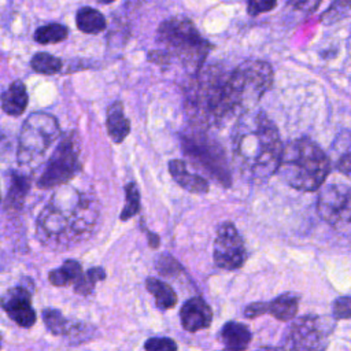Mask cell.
Here are the masks:
<instances>
[{"label": "cell", "mask_w": 351, "mask_h": 351, "mask_svg": "<svg viewBox=\"0 0 351 351\" xmlns=\"http://www.w3.org/2000/svg\"><path fill=\"white\" fill-rule=\"evenodd\" d=\"M93 193L63 185L58 188L37 217V236L52 248H67L88 239L99 219Z\"/></svg>", "instance_id": "cell-1"}, {"label": "cell", "mask_w": 351, "mask_h": 351, "mask_svg": "<svg viewBox=\"0 0 351 351\" xmlns=\"http://www.w3.org/2000/svg\"><path fill=\"white\" fill-rule=\"evenodd\" d=\"M232 149L240 173L251 181L262 182L277 171L284 148L271 119L262 111L251 110L234 126Z\"/></svg>", "instance_id": "cell-2"}, {"label": "cell", "mask_w": 351, "mask_h": 351, "mask_svg": "<svg viewBox=\"0 0 351 351\" xmlns=\"http://www.w3.org/2000/svg\"><path fill=\"white\" fill-rule=\"evenodd\" d=\"M156 38L162 49L151 51L148 59L159 66L170 63L173 59L196 74L211 51V44L199 33L193 22L185 16H171L165 19L159 27Z\"/></svg>", "instance_id": "cell-3"}, {"label": "cell", "mask_w": 351, "mask_h": 351, "mask_svg": "<svg viewBox=\"0 0 351 351\" xmlns=\"http://www.w3.org/2000/svg\"><path fill=\"white\" fill-rule=\"evenodd\" d=\"M226 73L219 66H210L196 74L191 85L186 108L192 118L203 126H218L234 117Z\"/></svg>", "instance_id": "cell-4"}, {"label": "cell", "mask_w": 351, "mask_h": 351, "mask_svg": "<svg viewBox=\"0 0 351 351\" xmlns=\"http://www.w3.org/2000/svg\"><path fill=\"white\" fill-rule=\"evenodd\" d=\"M329 169L326 154L314 141L298 138L282 149L277 173L289 186L302 192H314L322 188Z\"/></svg>", "instance_id": "cell-5"}, {"label": "cell", "mask_w": 351, "mask_h": 351, "mask_svg": "<svg viewBox=\"0 0 351 351\" xmlns=\"http://www.w3.org/2000/svg\"><path fill=\"white\" fill-rule=\"evenodd\" d=\"M273 82V70L267 62L247 60L239 64L228 77L229 97L234 115L252 110Z\"/></svg>", "instance_id": "cell-6"}, {"label": "cell", "mask_w": 351, "mask_h": 351, "mask_svg": "<svg viewBox=\"0 0 351 351\" xmlns=\"http://www.w3.org/2000/svg\"><path fill=\"white\" fill-rule=\"evenodd\" d=\"M60 137L58 119L45 111H36L23 121L19 136L16 160L22 166L38 162Z\"/></svg>", "instance_id": "cell-7"}, {"label": "cell", "mask_w": 351, "mask_h": 351, "mask_svg": "<svg viewBox=\"0 0 351 351\" xmlns=\"http://www.w3.org/2000/svg\"><path fill=\"white\" fill-rule=\"evenodd\" d=\"M80 154L81 144L78 134L74 130L63 134L41 171V176L37 180V186L40 189H58L66 185L82 169Z\"/></svg>", "instance_id": "cell-8"}, {"label": "cell", "mask_w": 351, "mask_h": 351, "mask_svg": "<svg viewBox=\"0 0 351 351\" xmlns=\"http://www.w3.org/2000/svg\"><path fill=\"white\" fill-rule=\"evenodd\" d=\"M184 154L196 166L207 171L223 186L230 185V173L222 147L204 134H184L181 137Z\"/></svg>", "instance_id": "cell-9"}, {"label": "cell", "mask_w": 351, "mask_h": 351, "mask_svg": "<svg viewBox=\"0 0 351 351\" xmlns=\"http://www.w3.org/2000/svg\"><path fill=\"white\" fill-rule=\"evenodd\" d=\"M332 324L318 315H304L289 328L276 351H326Z\"/></svg>", "instance_id": "cell-10"}, {"label": "cell", "mask_w": 351, "mask_h": 351, "mask_svg": "<svg viewBox=\"0 0 351 351\" xmlns=\"http://www.w3.org/2000/svg\"><path fill=\"white\" fill-rule=\"evenodd\" d=\"M317 210L319 217L341 234L351 236V186L329 184L319 189Z\"/></svg>", "instance_id": "cell-11"}, {"label": "cell", "mask_w": 351, "mask_h": 351, "mask_svg": "<svg viewBox=\"0 0 351 351\" xmlns=\"http://www.w3.org/2000/svg\"><path fill=\"white\" fill-rule=\"evenodd\" d=\"M245 247L241 236L239 234L236 226L226 221L217 228L214 245H213V259L214 263L225 270H236L243 266L245 261Z\"/></svg>", "instance_id": "cell-12"}, {"label": "cell", "mask_w": 351, "mask_h": 351, "mask_svg": "<svg viewBox=\"0 0 351 351\" xmlns=\"http://www.w3.org/2000/svg\"><path fill=\"white\" fill-rule=\"evenodd\" d=\"M0 306L7 315L22 328L33 326L37 319L36 311L32 306V293L25 287L10 288L0 298Z\"/></svg>", "instance_id": "cell-13"}, {"label": "cell", "mask_w": 351, "mask_h": 351, "mask_svg": "<svg viewBox=\"0 0 351 351\" xmlns=\"http://www.w3.org/2000/svg\"><path fill=\"white\" fill-rule=\"evenodd\" d=\"M180 318L185 330L197 332L210 326L213 321V310L204 299L195 296L182 304Z\"/></svg>", "instance_id": "cell-14"}, {"label": "cell", "mask_w": 351, "mask_h": 351, "mask_svg": "<svg viewBox=\"0 0 351 351\" xmlns=\"http://www.w3.org/2000/svg\"><path fill=\"white\" fill-rule=\"evenodd\" d=\"M169 171L173 180L185 191L191 193L203 195L208 192V182L199 174H193L186 169V163L181 159H173L169 162Z\"/></svg>", "instance_id": "cell-15"}, {"label": "cell", "mask_w": 351, "mask_h": 351, "mask_svg": "<svg viewBox=\"0 0 351 351\" xmlns=\"http://www.w3.org/2000/svg\"><path fill=\"white\" fill-rule=\"evenodd\" d=\"M1 110L11 117H19L25 112L29 104V95L25 84L21 80L12 81L0 97Z\"/></svg>", "instance_id": "cell-16"}, {"label": "cell", "mask_w": 351, "mask_h": 351, "mask_svg": "<svg viewBox=\"0 0 351 351\" xmlns=\"http://www.w3.org/2000/svg\"><path fill=\"white\" fill-rule=\"evenodd\" d=\"M106 129L108 137L115 144H121L130 132V121L123 114V103L117 100L107 108Z\"/></svg>", "instance_id": "cell-17"}, {"label": "cell", "mask_w": 351, "mask_h": 351, "mask_svg": "<svg viewBox=\"0 0 351 351\" xmlns=\"http://www.w3.org/2000/svg\"><path fill=\"white\" fill-rule=\"evenodd\" d=\"M299 307V296L292 292L282 293L269 303H263V314H271L278 321L295 318Z\"/></svg>", "instance_id": "cell-18"}, {"label": "cell", "mask_w": 351, "mask_h": 351, "mask_svg": "<svg viewBox=\"0 0 351 351\" xmlns=\"http://www.w3.org/2000/svg\"><path fill=\"white\" fill-rule=\"evenodd\" d=\"M30 189V176L26 173L11 171L10 173V186L5 196V208L19 210L26 199Z\"/></svg>", "instance_id": "cell-19"}, {"label": "cell", "mask_w": 351, "mask_h": 351, "mask_svg": "<svg viewBox=\"0 0 351 351\" xmlns=\"http://www.w3.org/2000/svg\"><path fill=\"white\" fill-rule=\"evenodd\" d=\"M221 339L228 351H244L251 341V332L245 325L229 321L221 329Z\"/></svg>", "instance_id": "cell-20"}, {"label": "cell", "mask_w": 351, "mask_h": 351, "mask_svg": "<svg viewBox=\"0 0 351 351\" xmlns=\"http://www.w3.org/2000/svg\"><path fill=\"white\" fill-rule=\"evenodd\" d=\"M145 288L151 295H154L158 308L170 310L177 304V293L167 282L155 277H148L145 280Z\"/></svg>", "instance_id": "cell-21"}, {"label": "cell", "mask_w": 351, "mask_h": 351, "mask_svg": "<svg viewBox=\"0 0 351 351\" xmlns=\"http://www.w3.org/2000/svg\"><path fill=\"white\" fill-rule=\"evenodd\" d=\"M75 25L82 33L97 34L106 29V18L99 10L85 5L77 11Z\"/></svg>", "instance_id": "cell-22"}, {"label": "cell", "mask_w": 351, "mask_h": 351, "mask_svg": "<svg viewBox=\"0 0 351 351\" xmlns=\"http://www.w3.org/2000/svg\"><path fill=\"white\" fill-rule=\"evenodd\" d=\"M82 266L75 259H67L58 269H53L48 273V280L55 287H67L70 284H77L82 277Z\"/></svg>", "instance_id": "cell-23"}, {"label": "cell", "mask_w": 351, "mask_h": 351, "mask_svg": "<svg viewBox=\"0 0 351 351\" xmlns=\"http://www.w3.org/2000/svg\"><path fill=\"white\" fill-rule=\"evenodd\" d=\"M69 37V29L63 23L52 22L43 25L34 30L33 38L38 44H56Z\"/></svg>", "instance_id": "cell-24"}, {"label": "cell", "mask_w": 351, "mask_h": 351, "mask_svg": "<svg viewBox=\"0 0 351 351\" xmlns=\"http://www.w3.org/2000/svg\"><path fill=\"white\" fill-rule=\"evenodd\" d=\"M43 321L48 330L56 336L71 335L74 330V325L56 308H44Z\"/></svg>", "instance_id": "cell-25"}, {"label": "cell", "mask_w": 351, "mask_h": 351, "mask_svg": "<svg viewBox=\"0 0 351 351\" xmlns=\"http://www.w3.org/2000/svg\"><path fill=\"white\" fill-rule=\"evenodd\" d=\"M32 69L43 75H55L62 70V60L48 52H37L30 60Z\"/></svg>", "instance_id": "cell-26"}, {"label": "cell", "mask_w": 351, "mask_h": 351, "mask_svg": "<svg viewBox=\"0 0 351 351\" xmlns=\"http://www.w3.org/2000/svg\"><path fill=\"white\" fill-rule=\"evenodd\" d=\"M104 278H106V270L103 267H100V266L90 267L82 274V277L74 285V292L81 296H86L89 293H92L96 284L99 281H103Z\"/></svg>", "instance_id": "cell-27"}, {"label": "cell", "mask_w": 351, "mask_h": 351, "mask_svg": "<svg viewBox=\"0 0 351 351\" xmlns=\"http://www.w3.org/2000/svg\"><path fill=\"white\" fill-rule=\"evenodd\" d=\"M141 208L140 191L134 182H128L125 185V206L121 211V221H129L132 217L137 215Z\"/></svg>", "instance_id": "cell-28"}, {"label": "cell", "mask_w": 351, "mask_h": 351, "mask_svg": "<svg viewBox=\"0 0 351 351\" xmlns=\"http://www.w3.org/2000/svg\"><path fill=\"white\" fill-rule=\"evenodd\" d=\"M336 145L339 147L337 169L351 180V133L341 136L340 141H336Z\"/></svg>", "instance_id": "cell-29"}, {"label": "cell", "mask_w": 351, "mask_h": 351, "mask_svg": "<svg viewBox=\"0 0 351 351\" xmlns=\"http://www.w3.org/2000/svg\"><path fill=\"white\" fill-rule=\"evenodd\" d=\"M156 269L163 276H174L181 270V266L171 255L162 254L156 261Z\"/></svg>", "instance_id": "cell-30"}, {"label": "cell", "mask_w": 351, "mask_h": 351, "mask_svg": "<svg viewBox=\"0 0 351 351\" xmlns=\"http://www.w3.org/2000/svg\"><path fill=\"white\" fill-rule=\"evenodd\" d=\"M145 351H177V343L169 337H151L144 343Z\"/></svg>", "instance_id": "cell-31"}, {"label": "cell", "mask_w": 351, "mask_h": 351, "mask_svg": "<svg viewBox=\"0 0 351 351\" xmlns=\"http://www.w3.org/2000/svg\"><path fill=\"white\" fill-rule=\"evenodd\" d=\"M333 318L350 319L351 318V296H343L335 300L332 308Z\"/></svg>", "instance_id": "cell-32"}, {"label": "cell", "mask_w": 351, "mask_h": 351, "mask_svg": "<svg viewBox=\"0 0 351 351\" xmlns=\"http://www.w3.org/2000/svg\"><path fill=\"white\" fill-rule=\"evenodd\" d=\"M276 7V1H250L247 4V11L250 15L255 16V15H259L262 12H267L270 11L271 8Z\"/></svg>", "instance_id": "cell-33"}, {"label": "cell", "mask_w": 351, "mask_h": 351, "mask_svg": "<svg viewBox=\"0 0 351 351\" xmlns=\"http://www.w3.org/2000/svg\"><path fill=\"white\" fill-rule=\"evenodd\" d=\"M141 226H143V232L145 233V236H147V240H148V245L151 247V248H158L159 247V244H160V237H159V234H156V233H152L149 229H147V228H144V225L141 223Z\"/></svg>", "instance_id": "cell-34"}, {"label": "cell", "mask_w": 351, "mask_h": 351, "mask_svg": "<svg viewBox=\"0 0 351 351\" xmlns=\"http://www.w3.org/2000/svg\"><path fill=\"white\" fill-rule=\"evenodd\" d=\"M258 351H274L273 347H263V348H259Z\"/></svg>", "instance_id": "cell-35"}, {"label": "cell", "mask_w": 351, "mask_h": 351, "mask_svg": "<svg viewBox=\"0 0 351 351\" xmlns=\"http://www.w3.org/2000/svg\"><path fill=\"white\" fill-rule=\"evenodd\" d=\"M0 347H1V335H0Z\"/></svg>", "instance_id": "cell-36"}, {"label": "cell", "mask_w": 351, "mask_h": 351, "mask_svg": "<svg viewBox=\"0 0 351 351\" xmlns=\"http://www.w3.org/2000/svg\"><path fill=\"white\" fill-rule=\"evenodd\" d=\"M0 203H1V192H0Z\"/></svg>", "instance_id": "cell-37"}]
</instances>
